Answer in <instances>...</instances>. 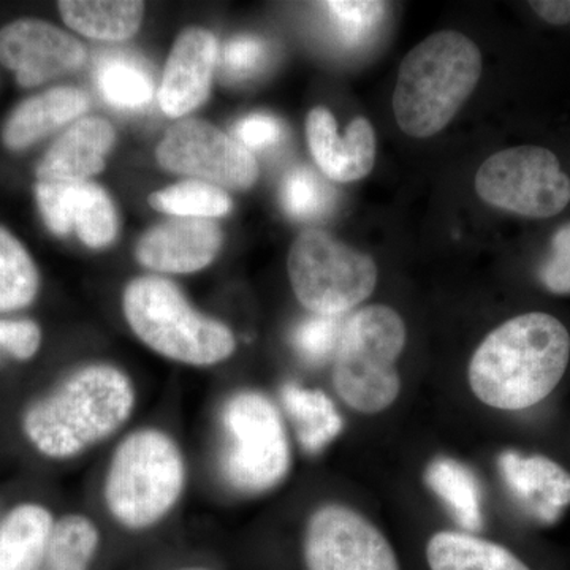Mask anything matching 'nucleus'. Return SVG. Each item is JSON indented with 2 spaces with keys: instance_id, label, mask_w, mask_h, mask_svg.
Masks as SVG:
<instances>
[{
  "instance_id": "f257e3e1",
  "label": "nucleus",
  "mask_w": 570,
  "mask_h": 570,
  "mask_svg": "<svg viewBox=\"0 0 570 570\" xmlns=\"http://www.w3.org/2000/svg\"><path fill=\"white\" fill-rule=\"evenodd\" d=\"M137 404V387L126 371L111 363H88L29 406L22 430L47 459L73 460L116 436Z\"/></svg>"
},
{
  "instance_id": "f03ea898",
  "label": "nucleus",
  "mask_w": 570,
  "mask_h": 570,
  "mask_svg": "<svg viewBox=\"0 0 570 570\" xmlns=\"http://www.w3.org/2000/svg\"><path fill=\"white\" fill-rule=\"evenodd\" d=\"M570 360V335L546 313H527L494 328L469 363L472 393L485 406L523 411L560 384Z\"/></svg>"
},
{
  "instance_id": "7ed1b4c3",
  "label": "nucleus",
  "mask_w": 570,
  "mask_h": 570,
  "mask_svg": "<svg viewBox=\"0 0 570 570\" xmlns=\"http://www.w3.org/2000/svg\"><path fill=\"white\" fill-rule=\"evenodd\" d=\"M187 482L189 466L179 442L163 428H137L116 444L108 460L104 505L124 530H153L178 508Z\"/></svg>"
},
{
  "instance_id": "20e7f679",
  "label": "nucleus",
  "mask_w": 570,
  "mask_h": 570,
  "mask_svg": "<svg viewBox=\"0 0 570 570\" xmlns=\"http://www.w3.org/2000/svg\"><path fill=\"white\" fill-rule=\"evenodd\" d=\"M482 52L464 33H431L403 59L393 92L401 132L430 138L459 115L482 77Z\"/></svg>"
},
{
  "instance_id": "39448f33",
  "label": "nucleus",
  "mask_w": 570,
  "mask_h": 570,
  "mask_svg": "<svg viewBox=\"0 0 570 570\" xmlns=\"http://www.w3.org/2000/svg\"><path fill=\"white\" fill-rule=\"evenodd\" d=\"M122 313L146 347L179 365L212 367L235 354L234 332L195 309L183 292L164 277L142 276L127 284Z\"/></svg>"
},
{
  "instance_id": "423d86ee",
  "label": "nucleus",
  "mask_w": 570,
  "mask_h": 570,
  "mask_svg": "<svg viewBox=\"0 0 570 570\" xmlns=\"http://www.w3.org/2000/svg\"><path fill=\"white\" fill-rule=\"evenodd\" d=\"M219 472L228 489L258 497L292 471L291 438L275 401L261 390L230 393L219 411Z\"/></svg>"
},
{
  "instance_id": "0eeeda50",
  "label": "nucleus",
  "mask_w": 570,
  "mask_h": 570,
  "mask_svg": "<svg viewBox=\"0 0 570 570\" xmlns=\"http://www.w3.org/2000/svg\"><path fill=\"white\" fill-rule=\"evenodd\" d=\"M403 318L392 307H362L341 326L333 355V387L360 414L387 411L401 392L396 362L406 346Z\"/></svg>"
},
{
  "instance_id": "6e6552de",
  "label": "nucleus",
  "mask_w": 570,
  "mask_h": 570,
  "mask_svg": "<svg viewBox=\"0 0 570 570\" xmlns=\"http://www.w3.org/2000/svg\"><path fill=\"white\" fill-rule=\"evenodd\" d=\"M292 291L314 316L341 317L373 295L377 265L370 255L322 230L303 232L287 261Z\"/></svg>"
},
{
  "instance_id": "1a4fd4ad",
  "label": "nucleus",
  "mask_w": 570,
  "mask_h": 570,
  "mask_svg": "<svg viewBox=\"0 0 570 570\" xmlns=\"http://www.w3.org/2000/svg\"><path fill=\"white\" fill-rule=\"evenodd\" d=\"M480 200L502 212L547 219L570 204V178L540 146H515L489 157L475 175Z\"/></svg>"
},
{
  "instance_id": "9d476101",
  "label": "nucleus",
  "mask_w": 570,
  "mask_h": 570,
  "mask_svg": "<svg viewBox=\"0 0 570 570\" xmlns=\"http://www.w3.org/2000/svg\"><path fill=\"white\" fill-rule=\"evenodd\" d=\"M303 554L307 570H400L387 538L362 513L341 504L311 513Z\"/></svg>"
},
{
  "instance_id": "9b49d317",
  "label": "nucleus",
  "mask_w": 570,
  "mask_h": 570,
  "mask_svg": "<svg viewBox=\"0 0 570 570\" xmlns=\"http://www.w3.org/2000/svg\"><path fill=\"white\" fill-rule=\"evenodd\" d=\"M165 170L195 176L228 189L246 190L258 178L253 153L205 121L175 124L157 148Z\"/></svg>"
},
{
  "instance_id": "f8f14e48",
  "label": "nucleus",
  "mask_w": 570,
  "mask_h": 570,
  "mask_svg": "<svg viewBox=\"0 0 570 570\" xmlns=\"http://www.w3.org/2000/svg\"><path fill=\"white\" fill-rule=\"evenodd\" d=\"M85 59L80 41L47 21L26 18L0 31V62L17 75L22 88L71 73Z\"/></svg>"
},
{
  "instance_id": "ddd939ff",
  "label": "nucleus",
  "mask_w": 570,
  "mask_h": 570,
  "mask_svg": "<svg viewBox=\"0 0 570 570\" xmlns=\"http://www.w3.org/2000/svg\"><path fill=\"white\" fill-rule=\"evenodd\" d=\"M306 137L318 168L333 181H360L376 164V132L362 116L352 119L346 135L340 137L332 111L324 107L314 108L307 115Z\"/></svg>"
},
{
  "instance_id": "4468645a",
  "label": "nucleus",
  "mask_w": 570,
  "mask_h": 570,
  "mask_svg": "<svg viewBox=\"0 0 570 570\" xmlns=\"http://www.w3.org/2000/svg\"><path fill=\"white\" fill-rule=\"evenodd\" d=\"M223 246L219 225L208 219H179L157 225L138 243L137 257L153 272L189 275L206 268Z\"/></svg>"
},
{
  "instance_id": "2eb2a0df",
  "label": "nucleus",
  "mask_w": 570,
  "mask_h": 570,
  "mask_svg": "<svg viewBox=\"0 0 570 570\" xmlns=\"http://www.w3.org/2000/svg\"><path fill=\"white\" fill-rule=\"evenodd\" d=\"M217 61V40L206 29L184 31L168 56L159 104L165 115L181 118L208 99L214 67Z\"/></svg>"
},
{
  "instance_id": "dca6fc26",
  "label": "nucleus",
  "mask_w": 570,
  "mask_h": 570,
  "mask_svg": "<svg viewBox=\"0 0 570 570\" xmlns=\"http://www.w3.org/2000/svg\"><path fill=\"white\" fill-rule=\"evenodd\" d=\"M499 471L509 490L542 523H557L569 508L570 474L549 456H523L509 450L499 456Z\"/></svg>"
},
{
  "instance_id": "f3484780",
  "label": "nucleus",
  "mask_w": 570,
  "mask_h": 570,
  "mask_svg": "<svg viewBox=\"0 0 570 570\" xmlns=\"http://www.w3.org/2000/svg\"><path fill=\"white\" fill-rule=\"evenodd\" d=\"M115 129L107 119L75 122L45 154L37 168V183L78 184L105 168V156L115 145Z\"/></svg>"
},
{
  "instance_id": "a211bd4d",
  "label": "nucleus",
  "mask_w": 570,
  "mask_h": 570,
  "mask_svg": "<svg viewBox=\"0 0 570 570\" xmlns=\"http://www.w3.org/2000/svg\"><path fill=\"white\" fill-rule=\"evenodd\" d=\"M89 97L81 89L55 88L24 100L7 119L2 140L13 151L29 148L88 110Z\"/></svg>"
},
{
  "instance_id": "6ab92c4d",
  "label": "nucleus",
  "mask_w": 570,
  "mask_h": 570,
  "mask_svg": "<svg viewBox=\"0 0 570 570\" xmlns=\"http://www.w3.org/2000/svg\"><path fill=\"white\" fill-rule=\"evenodd\" d=\"M55 521L32 502L10 510L0 521V570H41Z\"/></svg>"
},
{
  "instance_id": "aec40b11",
  "label": "nucleus",
  "mask_w": 570,
  "mask_h": 570,
  "mask_svg": "<svg viewBox=\"0 0 570 570\" xmlns=\"http://www.w3.org/2000/svg\"><path fill=\"white\" fill-rule=\"evenodd\" d=\"M281 404L306 453L324 452L343 433L344 419L322 390L291 382L281 389Z\"/></svg>"
},
{
  "instance_id": "412c9836",
  "label": "nucleus",
  "mask_w": 570,
  "mask_h": 570,
  "mask_svg": "<svg viewBox=\"0 0 570 570\" xmlns=\"http://www.w3.org/2000/svg\"><path fill=\"white\" fill-rule=\"evenodd\" d=\"M431 570H530L512 551L466 532L442 531L426 547Z\"/></svg>"
},
{
  "instance_id": "4be33fe9",
  "label": "nucleus",
  "mask_w": 570,
  "mask_h": 570,
  "mask_svg": "<svg viewBox=\"0 0 570 570\" xmlns=\"http://www.w3.org/2000/svg\"><path fill=\"white\" fill-rule=\"evenodd\" d=\"M63 21L73 31L96 40L121 41L140 29L145 3L137 0H63Z\"/></svg>"
},
{
  "instance_id": "5701e85b",
  "label": "nucleus",
  "mask_w": 570,
  "mask_h": 570,
  "mask_svg": "<svg viewBox=\"0 0 570 570\" xmlns=\"http://www.w3.org/2000/svg\"><path fill=\"white\" fill-rule=\"evenodd\" d=\"M425 480L463 530L482 528V490L471 469L456 460L438 459L428 466Z\"/></svg>"
},
{
  "instance_id": "b1692460",
  "label": "nucleus",
  "mask_w": 570,
  "mask_h": 570,
  "mask_svg": "<svg viewBox=\"0 0 570 570\" xmlns=\"http://www.w3.org/2000/svg\"><path fill=\"white\" fill-rule=\"evenodd\" d=\"M102 535L91 517L69 513L52 527L41 570H89Z\"/></svg>"
},
{
  "instance_id": "393cba45",
  "label": "nucleus",
  "mask_w": 570,
  "mask_h": 570,
  "mask_svg": "<svg viewBox=\"0 0 570 570\" xmlns=\"http://www.w3.org/2000/svg\"><path fill=\"white\" fill-rule=\"evenodd\" d=\"M70 219L81 242L94 249L110 245L118 234L115 206L96 184H70Z\"/></svg>"
},
{
  "instance_id": "a878e982",
  "label": "nucleus",
  "mask_w": 570,
  "mask_h": 570,
  "mask_svg": "<svg viewBox=\"0 0 570 570\" xmlns=\"http://www.w3.org/2000/svg\"><path fill=\"white\" fill-rule=\"evenodd\" d=\"M39 284L31 255L10 232L0 227V313L31 305Z\"/></svg>"
},
{
  "instance_id": "bb28decb",
  "label": "nucleus",
  "mask_w": 570,
  "mask_h": 570,
  "mask_svg": "<svg viewBox=\"0 0 570 570\" xmlns=\"http://www.w3.org/2000/svg\"><path fill=\"white\" fill-rule=\"evenodd\" d=\"M97 82L108 104L124 110H137L151 102L154 85L140 63L124 55H110L97 69Z\"/></svg>"
},
{
  "instance_id": "cd10ccee",
  "label": "nucleus",
  "mask_w": 570,
  "mask_h": 570,
  "mask_svg": "<svg viewBox=\"0 0 570 570\" xmlns=\"http://www.w3.org/2000/svg\"><path fill=\"white\" fill-rule=\"evenodd\" d=\"M149 204L157 212L190 219L225 216L232 209L230 197L220 187L205 181H184L167 187L153 194Z\"/></svg>"
},
{
  "instance_id": "c85d7f7f",
  "label": "nucleus",
  "mask_w": 570,
  "mask_h": 570,
  "mask_svg": "<svg viewBox=\"0 0 570 570\" xmlns=\"http://www.w3.org/2000/svg\"><path fill=\"white\" fill-rule=\"evenodd\" d=\"M281 200L295 219H317L332 209L335 190L311 168L296 167L285 176Z\"/></svg>"
},
{
  "instance_id": "c756f323",
  "label": "nucleus",
  "mask_w": 570,
  "mask_h": 570,
  "mask_svg": "<svg viewBox=\"0 0 570 570\" xmlns=\"http://www.w3.org/2000/svg\"><path fill=\"white\" fill-rule=\"evenodd\" d=\"M341 317L311 316L299 322L292 333V346L296 354L311 365H324L335 355L341 335Z\"/></svg>"
},
{
  "instance_id": "7c9ffc66",
  "label": "nucleus",
  "mask_w": 570,
  "mask_h": 570,
  "mask_svg": "<svg viewBox=\"0 0 570 570\" xmlns=\"http://www.w3.org/2000/svg\"><path fill=\"white\" fill-rule=\"evenodd\" d=\"M324 6L332 14L337 32L351 45L366 39L385 13V3L374 0H332Z\"/></svg>"
},
{
  "instance_id": "2f4dec72",
  "label": "nucleus",
  "mask_w": 570,
  "mask_h": 570,
  "mask_svg": "<svg viewBox=\"0 0 570 570\" xmlns=\"http://www.w3.org/2000/svg\"><path fill=\"white\" fill-rule=\"evenodd\" d=\"M268 58V47L254 36H239L228 41L223 52V69L228 78L243 80L261 70Z\"/></svg>"
},
{
  "instance_id": "473e14b6",
  "label": "nucleus",
  "mask_w": 570,
  "mask_h": 570,
  "mask_svg": "<svg viewBox=\"0 0 570 570\" xmlns=\"http://www.w3.org/2000/svg\"><path fill=\"white\" fill-rule=\"evenodd\" d=\"M539 277L551 294L570 295V223L551 238V253L540 266Z\"/></svg>"
},
{
  "instance_id": "72a5a7b5",
  "label": "nucleus",
  "mask_w": 570,
  "mask_h": 570,
  "mask_svg": "<svg viewBox=\"0 0 570 570\" xmlns=\"http://www.w3.org/2000/svg\"><path fill=\"white\" fill-rule=\"evenodd\" d=\"M40 326L32 321H0V348L17 360H29L39 352Z\"/></svg>"
},
{
  "instance_id": "f704fd0d",
  "label": "nucleus",
  "mask_w": 570,
  "mask_h": 570,
  "mask_svg": "<svg viewBox=\"0 0 570 570\" xmlns=\"http://www.w3.org/2000/svg\"><path fill=\"white\" fill-rule=\"evenodd\" d=\"M283 137V127L268 115H250L236 126V138L245 148L265 149L275 146Z\"/></svg>"
},
{
  "instance_id": "c9c22d12",
  "label": "nucleus",
  "mask_w": 570,
  "mask_h": 570,
  "mask_svg": "<svg viewBox=\"0 0 570 570\" xmlns=\"http://www.w3.org/2000/svg\"><path fill=\"white\" fill-rule=\"evenodd\" d=\"M530 6L543 21L550 24L564 26L570 22V0H535Z\"/></svg>"
},
{
  "instance_id": "e433bc0d",
  "label": "nucleus",
  "mask_w": 570,
  "mask_h": 570,
  "mask_svg": "<svg viewBox=\"0 0 570 570\" xmlns=\"http://www.w3.org/2000/svg\"><path fill=\"white\" fill-rule=\"evenodd\" d=\"M183 570H209V569L194 568V569H183Z\"/></svg>"
}]
</instances>
